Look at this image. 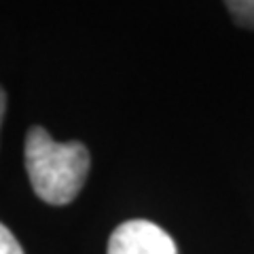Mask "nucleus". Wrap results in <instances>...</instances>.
Returning <instances> with one entry per match:
<instances>
[{
  "label": "nucleus",
  "instance_id": "obj_1",
  "mask_svg": "<svg viewBox=\"0 0 254 254\" xmlns=\"http://www.w3.org/2000/svg\"><path fill=\"white\" fill-rule=\"evenodd\" d=\"M26 172L34 193L51 205H66L83 189L89 174V150L81 142H55L45 127L26 136Z\"/></svg>",
  "mask_w": 254,
  "mask_h": 254
},
{
  "label": "nucleus",
  "instance_id": "obj_4",
  "mask_svg": "<svg viewBox=\"0 0 254 254\" xmlns=\"http://www.w3.org/2000/svg\"><path fill=\"white\" fill-rule=\"evenodd\" d=\"M0 254H23L19 242L2 222H0Z\"/></svg>",
  "mask_w": 254,
  "mask_h": 254
},
{
  "label": "nucleus",
  "instance_id": "obj_5",
  "mask_svg": "<svg viewBox=\"0 0 254 254\" xmlns=\"http://www.w3.org/2000/svg\"><path fill=\"white\" fill-rule=\"evenodd\" d=\"M4 110H6V93H4V89H2V87H0V125H2Z\"/></svg>",
  "mask_w": 254,
  "mask_h": 254
},
{
  "label": "nucleus",
  "instance_id": "obj_3",
  "mask_svg": "<svg viewBox=\"0 0 254 254\" xmlns=\"http://www.w3.org/2000/svg\"><path fill=\"white\" fill-rule=\"evenodd\" d=\"M225 4L237 26L254 30V0H225Z\"/></svg>",
  "mask_w": 254,
  "mask_h": 254
},
{
  "label": "nucleus",
  "instance_id": "obj_2",
  "mask_svg": "<svg viewBox=\"0 0 254 254\" xmlns=\"http://www.w3.org/2000/svg\"><path fill=\"white\" fill-rule=\"evenodd\" d=\"M108 254H178L174 240L150 220H127L108 240Z\"/></svg>",
  "mask_w": 254,
  "mask_h": 254
}]
</instances>
